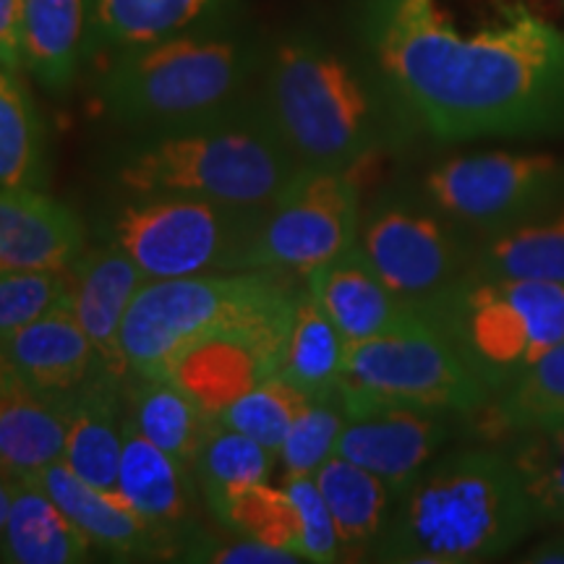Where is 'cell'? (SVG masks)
Segmentation results:
<instances>
[{
  "instance_id": "ba28073f",
  "label": "cell",
  "mask_w": 564,
  "mask_h": 564,
  "mask_svg": "<svg viewBox=\"0 0 564 564\" xmlns=\"http://www.w3.org/2000/svg\"><path fill=\"white\" fill-rule=\"evenodd\" d=\"M264 209L183 194L133 196L110 217V243L150 280L249 270Z\"/></svg>"
},
{
  "instance_id": "9a60e30c",
  "label": "cell",
  "mask_w": 564,
  "mask_h": 564,
  "mask_svg": "<svg viewBox=\"0 0 564 564\" xmlns=\"http://www.w3.org/2000/svg\"><path fill=\"white\" fill-rule=\"evenodd\" d=\"M308 291L340 329L345 343L432 327L419 303L387 288L371 270L358 243L333 262L303 274Z\"/></svg>"
},
{
  "instance_id": "74e56055",
  "label": "cell",
  "mask_w": 564,
  "mask_h": 564,
  "mask_svg": "<svg viewBox=\"0 0 564 564\" xmlns=\"http://www.w3.org/2000/svg\"><path fill=\"white\" fill-rule=\"evenodd\" d=\"M285 489L293 497L301 520L299 554L303 562L329 564L343 560L340 535H337L333 512L324 502L314 476H285Z\"/></svg>"
},
{
  "instance_id": "ab89813d",
  "label": "cell",
  "mask_w": 564,
  "mask_h": 564,
  "mask_svg": "<svg viewBox=\"0 0 564 564\" xmlns=\"http://www.w3.org/2000/svg\"><path fill=\"white\" fill-rule=\"evenodd\" d=\"M21 11L24 0H0V68L21 74Z\"/></svg>"
},
{
  "instance_id": "277c9868",
  "label": "cell",
  "mask_w": 564,
  "mask_h": 564,
  "mask_svg": "<svg viewBox=\"0 0 564 564\" xmlns=\"http://www.w3.org/2000/svg\"><path fill=\"white\" fill-rule=\"evenodd\" d=\"M118 165L133 196L183 194L264 207L301 171L257 97L194 121L139 131Z\"/></svg>"
},
{
  "instance_id": "4dcf8cb0",
  "label": "cell",
  "mask_w": 564,
  "mask_h": 564,
  "mask_svg": "<svg viewBox=\"0 0 564 564\" xmlns=\"http://www.w3.org/2000/svg\"><path fill=\"white\" fill-rule=\"evenodd\" d=\"M272 449L236 429L215 421L204 436L192 465L204 502L217 514L232 497L251 486L270 481L274 468Z\"/></svg>"
},
{
  "instance_id": "f546056e",
  "label": "cell",
  "mask_w": 564,
  "mask_h": 564,
  "mask_svg": "<svg viewBox=\"0 0 564 564\" xmlns=\"http://www.w3.org/2000/svg\"><path fill=\"white\" fill-rule=\"evenodd\" d=\"M470 274L564 285V204L531 223L481 236Z\"/></svg>"
},
{
  "instance_id": "8fae6325",
  "label": "cell",
  "mask_w": 564,
  "mask_h": 564,
  "mask_svg": "<svg viewBox=\"0 0 564 564\" xmlns=\"http://www.w3.org/2000/svg\"><path fill=\"white\" fill-rule=\"evenodd\" d=\"M361 167H301L267 204L249 251V270L306 274L358 243Z\"/></svg>"
},
{
  "instance_id": "6da1fadb",
  "label": "cell",
  "mask_w": 564,
  "mask_h": 564,
  "mask_svg": "<svg viewBox=\"0 0 564 564\" xmlns=\"http://www.w3.org/2000/svg\"><path fill=\"white\" fill-rule=\"evenodd\" d=\"M352 32L436 141L564 137V0H356Z\"/></svg>"
},
{
  "instance_id": "603a6c76",
  "label": "cell",
  "mask_w": 564,
  "mask_h": 564,
  "mask_svg": "<svg viewBox=\"0 0 564 564\" xmlns=\"http://www.w3.org/2000/svg\"><path fill=\"white\" fill-rule=\"evenodd\" d=\"M228 0H87V58L173 37L225 17Z\"/></svg>"
},
{
  "instance_id": "8992f818",
  "label": "cell",
  "mask_w": 564,
  "mask_h": 564,
  "mask_svg": "<svg viewBox=\"0 0 564 564\" xmlns=\"http://www.w3.org/2000/svg\"><path fill=\"white\" fill-rule=\"evenodd\" d=\"M303 285V274L272 267L147 280L121 329L129 371L165 377L181 352L223 335L253 337L282 352Z\"/></svg>"
},
{
  "instance_id": "cb8c5ba5",
  "label": "cell",
  "mask_w": 564,
  "mask_h": 564,
  "mask_svg": "<svg viewBox=\"0 0 564 564\" xmlns=\"http://www.w3.org/2000/svg\"><path fill=\"white\" fill-rule=\"evenodd\" d=\"M340 535L343 560H371L394 510V491L361 465L333 455L314 474Z\"/></svg>"
},
{
  "instance_id": "5b68a950",
  "label": "cell",
  "mask_w": 564,
  "mask_h": 564,
  "mask_svg": "<svg viewBox=\"0 0 564 564\" xmlns=\"http://www.w3.org/2000/svg\"><path fill=\"white\" fill-rule=\"evenodd\" d=\"M264 61V47L220 17L108 55L97 97L129 129H165L249 100Z\"/></svg>"
},
{
  "instance_id": "3957f363",
  "label": "cell",
  "mask_w": 564,
  "mask_h": 564,
  "mask_svg": "<svg viewBox=\"0 0 564 564\" xmlns=\"http://www.w3.org/2000/svg\"><path fill=\"white\" fill-rule=\"evenodd\" d=\"M535 520L518 470L499 444L447 453L394 499L371 560L398 564H470L499 560Z\"/></svg>"
},
{
  "instance_id": "e575fe53",
  "label": "cell",
  "mask_w": 564,
  "mask_h": 564,
  "mask_svg": "<svg viewBox=\"0 0 564 564\" xmlns=\"http://www.w3.org/2000/svg\"><path fill=\"white\" fill-rule=\"evenodd\" d=\"M215 518L225 531L299 554L301 520L288 489H274L267 481L257 484L232 497Z\"/></svg>"
},
{
  "instance_id": "f35d334b",
  "label": "cell",
  "mask_w": 564,
  "mask_h": 564,
  "mask_svg": "<svg viewBox=\"0 0 564 564\" xmlns=\"http://www.w3.org/2000/svg\"><path fill=\"white\" fill-rule=\"evenodd\" d=\"M181 562L204 564H293L303 562L299 554L278 549L262 541L246 539L238 533H204L199 528H188L178 546Z\"/></svg>"
},
{
  "instance_id": "7c38bea8",
  "label": "cell",
  "mask_w": 564,
  "mask_h": 564,
  "mask_svg": "<svg viewBox=\"0 0 564 564\" xmlns=\"http://www.w3.org/2000/svg\"><path fill=\"white\" fill-rule=\"evenodd\" d=\"M444 215L489 236L564 204V160L549 152H481L449 158L423 178Z\"/></svg>"
},
{
  "instance_id": "4316f807",
  "label": "cell",
  "mask_w": 564,
  "mask_h": 564,
  "mask_svg": "<svg viewBox=\"0 0 564 564\" xmlns=\"http://www.w3.org/2000/svg\"><path fill=\"white\" fill-rule=\"evenodd\" d=\"M91 541L40 486L19 484L0 533V562L82 564L91 562Z\"/></svg>"
},
{
  "instance_id": "2e32d148",
  "label": "cell",
  "mask_w": 564,
  "mask_h": 564,
  "mask_svg": "<svg viewBox=\"0 0 564 564\" xmlns=\"http://www.w3.org/2000/svg\"><path fill=\"white\" fill-rule=\"evenodd\" d=\"M150 280L141 267L116 243L82 253L70 264V308L82 322L97 364L112 377L129 379L121 329L129 314L133 295Z\"/></svg>"
},
{
  "instance_id": "b9f144b4",
  "label": "cell",
  "mask_w": 564,
  "mask_h": 564,
  "mask_svg": "<svg viewBox=\"0 0 564 564\" xmlns=\"http://www.w3.org/2000/svg\"><path fill=\"white\" fill-rule=\"evenodd\" d=\"M17 486L19 481H13L6 470H0V533H3L6 520H9V510L13 502V494H17Z\"/></svg>"
},
{
  "instance_id": "ffe728a7",
  "label": "cell",
  "mask_w": 564,
  "mask_h": 564,
  "mask_svg": "<svg viewBox=\"0 0 564 564\" xmlns=\"http://www.w3.org/2000/svg\"><path fill=\"white\" fill-rule=\"evenodd\" d=\"M282 352L243 335L204 340L175 358L165 377L183 387L209 419H220L241 394L280 371Z\"/></svg>"
},
{
  "instance_id": "e0dca14e",
  "label": "cell",
  "mask_w": 564,
  "mask_h": 564,
  "mask_svg": "<svg viewBox=\"0 0 564 564\" xmlns=\"http://www.w3.org/2000/svg\"><path fill=\"white\" fill-rule=\"evenodd\" d=\"M68 432V394L42 392L21 379L0 350V470L30 481L63 460Z\"/></svg>"
},
{
  "instance_id": "60d3db41",
  "label": "cell",
  "mask_w": 564,
  "mask_h": 564,
  "mask_svg": "<svg viewBox=\"0 0 564 564\" xmlns=\"http://www.w3.org/2000/svg\"><path fill=\"white\" fill-rule=\"evenodd\" d=\"M523 562L564 564V535H556V539H549L541 546H535L531 554L523 556Z\"/></svg>"
},
{
  "instance_id": "83f0119b",
  "label": "cell",
  "mask_w": 564,
  "mask_h": 564,
  "mask_svg": "<svg viewBox=\"0 0 564 564\" xmlns=\"http://www.w3.org/2000/svg\"><path fill=\"white\" fill-rule=\"evenodd\" d=\"M126 419L139 434L173 455L183 465H194L204 436L215 419L171 377L131 373L123 384Z\"/></svg>"
},
{
  "instance_id": "1f68e13d",
  "label": "cell",
  "mask_w": 564,
  "mask_h": 564,
  "mask_svg": "<svg viewBox=\"0 0 564 564\" xmlns=\"http://www.w3.org/2000/svg\"><path fill=\"white\" fill-rule=\"evenodd\" d=\"M45 165V129L30 89L0 68V188H42Z\"/></svg>"
},
{
  "instance_id": "d6a6232c",
  "label": "cell",
  "mask_w": 564,
  "mask_h": 564,
  "mask_svg": "<svg viewBox=\"0 0 564 564\" xmlns=\"http://www.w3.org/2000/svg\"><path fill=\"white\" fill-rule=\"evenodd\" d=\"M518 470L539 525L564 523V421L499 444Z\"/></svg>"
},
{
  "instance_id": "30bf717a",
  "label": "cell",
  "mask_w": 564,
  "mask_h": 564,
  "mask_svg": "<svg viewBox=\"0 0 564 564\" xmlns=\"http://www.w3.org/2000/svg\"><path fill=\"white\" fill-rule=\"evenodd\" d=\"M481 236L426 199L387 194L361 212L358 249L387 288L426 306L470 274Z\"/></svg>"
},
{
  "instance_id": "4fadbf2b",
  "label": "cell",
  "mask_w": 564,
  "mask_h": 564,
  "mask_svg": "<svg viewBox=\"0 0 564 564\" xmlns=\"http://www.w3.org/2000/svg\"><path fill=\"white\" fill-rule=\"evenodd\" d=\"M460 415L411 405H373L345 419L335 455L371 470L400 497L440 457Z\"/></svg>"
},
{
  "instance_id": "7a4b0ae2",
  "label": "cell",
  "mask_w": 564,
  "mask_h": 564,
  "mask_svg": "<svg viewBox=\"0 0 564 564\" xmlns=\"http://www.w3.org/2000/svg\"><path fill=\"white\" fill-rule=\"evenodd\" d=\"M259 102L303 167H352L419 123L361 45L293 32L267 51Z\"/></svg>"
},
{
  "instance_id": "f1b7e54d",
  "label": "cell",
  "mask_w": 564,
  "mask_h": 564,
  "mask_svg": "<svg viewBox=\"0 0 564 564\" xmlns=\"http://www.w3.org/2000/svg\"><path fill=\"white\" fill-rule=\"evenodd\" d=\"M345 350H348V343L340 329L319 306L308 285H303L295 301L291 327H288L278 373L308 398H335L343 377Z\"/></svg>"
},
{
  "instance_id": "ac0fdd59",
  "label": "cell",
  "mask_w": 564,
  "mask_h": 564,
  "mask_svg": "<svg viewBox=\"0 0 564 564\" xmlns=\"http://www.w3.org/2000/svg\"><path fill=\"white\" fill-rule=\"evenodd\" d=\"M84 253L74 209L40 188H0V267L66 270Z\"/></svg>"
},
{
  "instance_id": "d590c367",
  "label": "cell",
  "mask_w": 564,
  "mask_h": 564,
  "mask_svg": "<svg viewBox=\"0 0 564 564\" xmlns=\"http://www.w3.org/2000/svg\"><path fill=\"white\" fill-rule=\"evenodd\" d=\"M70 299V267L26 270L0 267V337L17 333Z\"/></svg>"
},
{
  "instance_id": "9c48e42d",
  "label": "cell",
  "mask_w": 564,
  "mask_h": 564,
  "mask_svg": "<svg viewBox=\"0 0 564 564\" xmlns=\"http://www.w3.org/2000/svg\"><path fill=\"white\" fill-rule=\"evenodd\" d=\"M491 398L489 384L434 327L348 343L337 384L345 419L373 405L429 408L468 419Z\"/></svg>"
},
{
  "instance_id": "7402d4cb",
  "label": "cell",
  "mask_w": 564,
  "mask_h": 564,
  "mask_svg": "<svg viewBox=\"0 0 564 564\" xmlns=\"http://www.w3.org/2000/svg\"><path fill=\"white\" fill-rule=\"evenodd\" d=\"M194 470L139 434L126 419L118 494L152 525L175 535L188 531L194 512ZM178 560V556H175Z\"/></svg>"
},
{
  "instance_id": "836d02e7",
  "label": "cell",
  "mask_w": 564,
  "mask_h": 564,
  "mask_svg": "<svg viewBox=\"0 0 564 564\" xmlns=\"http://www.w3.org/2000/svg\"><path fill=\"white\" fill-rule=\"evenodd\" d=\"M312 400L314 398L282 379L280 373H272L241 394L217 421L251 436L278 455L295 419L312 405Z\"/></svg>"
},
{
  "instance_id": "52a82bcc",
  "label": "cell",
  "mask_w": 564,
  "mask_h": 564,
  "mask_svg": "<svg viewBox=\"0 0 564 564\" xmlns=\"http://www.w3.org/2000/svg\"><path fill=\"white\" fill-rule=\"evenodd\" d=\"M423 312L494 394L564 343L562 282L465 274Z\"/></svg>"
},
{
  "instance_id": "8d00e7d4",
  "label": "cell",
  "mask_w": 564,
  "mask_h": 564,
  "mask_svg": "<svg viewBox=\"0 0 564 564\" xmlns=\"http://www.w3.org/2000/svg\"><path fill=\"white\" fill-rule=\"evenodd\" d=\"M343 426L345 411L337 394L312 400V405L295 419L278 453L285 476H314L319 465L335 455Z\"/></svg>"
},
{
  "instance_id": "d6986e66",
  "label": "cell",
  "mask_w": 564,
  "mask_h": 564,
  "mask_svg": "<svg viewBox=\"0 0 564 564\" xmlns=\"http://www.w3.org/2000/svg\"><path fill=\"white\" fill-rule=\"evenodd\" d=\"M123 379L97 366L79 390L68 392V432L63 463L91 486L118 489L123 455L126 394Z\"/></svg>"
},
{
  "instance_id": "5bb4252c",
  "label": "cell",
  "mask_w": 564,
  "mask_h": 564,
  "mask_svg": "<svg viewBox=\"0 0 564 564\" xmlns=\"http://www.w3.org/2000/svg\"><path fill=\"white\" fill-rule=\"evenodd\" d=\"M24 484V481H21ZM26 484L40 486L66 518L91 541L97 552L112 560H175L181 535L152 525L118 491H105L76 476L63 460H55Z\"/></svg>"
},
{
  "instance_id": "d4e9b609",
  "label": "cell",
  "mask_w": 564,
  "mask_h": 564,
  "mask_svg": "<svg viewBox=\"0 0 564 564\" xmlns=\"http://www.w3.org/2000/svg\"><path fill=\"white\" fill-rule=\"evenodd\" d=\"M21 58L47 91H68L87 61V0H24Z\"/></svg>"
},
{
  "instance_id": "484cf974",
  "label": "cell",
  "mask_w": 564,
  "mask_h": 564,
  "mask_svg": "<svg viewBox=\"0 0 564 564\" xmlns=\"http://www.w3.org/2000/svg\"><path fill=\"white\" fill-rule=\"evenodd\" d=\"M465 421L486 444H505L518 434L564 421V343L544 352L518 382L494 394Z\"/></svg>"
},
{
  "instance_id": "44dd1931",
  "label": "cell",
  "mask_w": 564,
  "mask_h": 564,
  "mask_svg": "<svg viewBox=\"0 0 564 564\" xmlns=\"http://www.w3.org/2000/svg\"><path fill=\"white\" fill-rule=\"evenodd\" d=\"M0 350L24 382L53 394L79 390L100 366L82 322L70 308V299L17 333L0 337Z\"/></svg>"
}]
</instances>
